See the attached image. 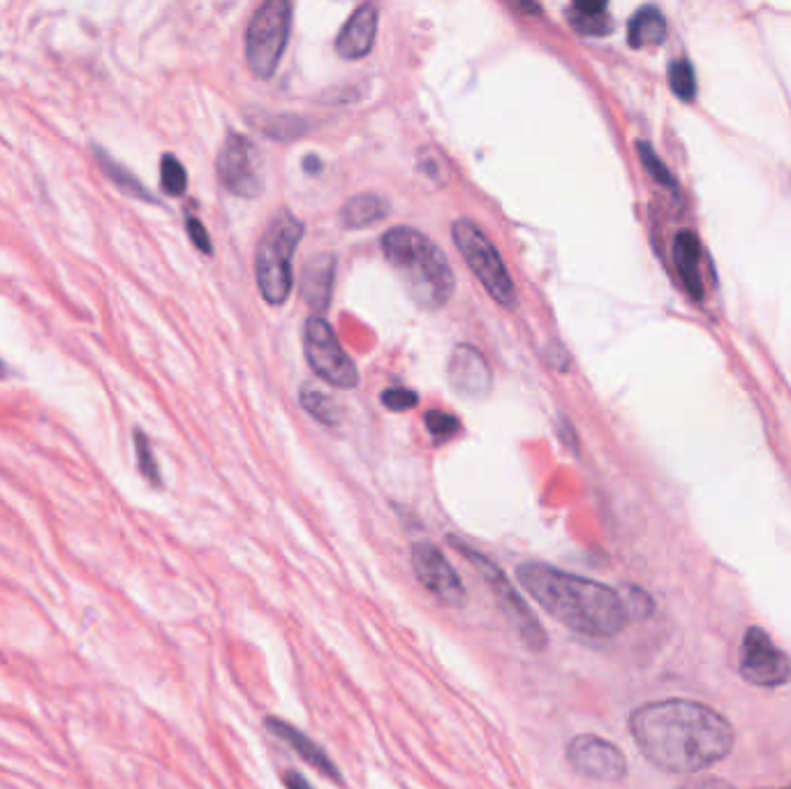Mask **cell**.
I'll use <instances>...</instances> for the list:
<instances>
[{
    "label": "cell",
    "mask_w": 791,
    "mask_h": 789,
    "mask_svg": "<svg viewBox=\"0 0 791 789\" xmlns=\"http://www.w3.org/2000/svg\"><path fill=\"white\" fill-rule=\"evenodd\" d=\"M449 383L465 399H484L494 387L491 368L479 350L459 345L449 360Z\"/></svg>",
    "instance_id": "obj_13"
},
{
    "label": "cell",
    "mask_w": 791,
    "mask_h": 789,
    "mask_svg": "<svg viewBox=\"0 0 791 789\" xmlns=\"http://www.w3.org/2000/svg\"><path fill=\"white\" fill-rule=\"evenodd\" d=\"M299 401H301V405H304V410L308 412V415L315 417L319 424L338 426L343 420L341 405H338L336 399L329 397V393H325V391H317L313 387H306V389H301Z\"/></svg>",
    "instance_id": "obj_22"
},
{
    "label": "cell",
    "mask_w": 791,
    "mask_h": 789,
    "mask_svg": "<svg viewBox=\"0 0 791 789\" xmlns=\"http://www.w3.org/2000/svg\"><path fill=\"white\" fill-rule=\"evenodd\" d=\"M673 262H676L678 274H681V278H683L685 290L694 299H702L704 296L702 271H699L702 246H699V239H696L694 232L683 230V232L676 234V239H673Z\"/></svg>",
    "instance_id": "obj_17"
},
{
    "label": "cell",
    "mask_w": 791,
    "mask_h": 789,
    "mask_svg": "<svg viewBox=\"0 0 791 789\" xmlns=\"http://www.w3.org/2000/svg\"><path fill=\"white\" fill-rule=\"evenodd\" d=\"M451 236H454L457 248L463 255L465 265L473 269L484 290L491 294L500 306L514 308L516 286L510 271L504 267L496 243L479 230L477 222L467 218H459L454 224H451Z\"/></svg>",
    "instance_id": "obj_6"
},
{
    "label": "cell",
    "mask_w": 791,
    "mask_h": 789,
    "mask_svg": "<svg viewBox=\"0 0 791 789\" xmlns=\"http://www.w3.org/2000/svg\"><path fill=\"white\" fill-rule=\"evenodd\" d=\"M570 26L581 33V35H591V37H601L609 35L613 31V22L607 12V3H599V0H579L568 12Z\"/></svg>",
    "instance_id": "obj_19"
},
{
    "label": "cell",
    "mask_w": 791,
    "mask_h": 789,
    "mask_svg": "<svg viewBox=\"0 0 791 789\" xmlns=\"http://www.w3.org/2000/svg\"><path fill=\"white\" fill-rule=\"evenodd\" d=\"M375 33H378V8L373 3H364L352 12L336 37V51L348 61L364 59L375 45Z\"/></svg>",
    "instance_id": "obj_15"
},
{
    "label": "cell",
    "mask_w": 791,
    "mask_h": 789,
    "mask_svg": "<svg viewBox=\"0 0 791 789\" xmlns=\"http://www.w3.org/2000/svg\"><path fill=\"white\" fill-rule=\"evenodd\" d=\"M696 787H699V789H729V785H725V782H718V780H706V782H702V785H696Z\"/></svg>",
    "instance_id": "obj_33"
},
{
    "label": "cell",
    "mask_w": 791,
    "mask_h": 789,
    "mask_svg": "<svg viewBox=\"0 0 791 789\" xmlns=\"http://www.w3.org/2000/svg\"><path fill=\"white\" fill-rule=\"evenodd\" d=\"M389 214V204L385 197L375 195V193H362L352 199H348V204L343 206V222L348 224L350 230H364L370 228V224L380 222L382 218H387Z\"/></svg>",
    "instance_id": "obj_20"
},
{
    "label": "cell",
    "mask_w": 791,
    "mask_h": 789,
    "mask_svg": "<svg viewBox=\"0 0 791 789\" xmlns=\"http://www.w3.org/2000/svg\"><path fill=\"white\" fill-rule=\"evenodd\" d=\"M333 269L336 262L331 255H311L304 267V286H301V294L306 296L308 306L317 315L325 313L329 306L333 288Z\"/></svg>",
    "instance_id": "obj_16"
},
{
    "label": "cell",
    "mask_w": 791,
    "mask_h": 789,
    "mask_svg": "<svg viewBox=\"0 0 791 789\" xmlns=\"http://www.w3.org/2000/svg\"><path fill=\"white\" fill-rule=\"evenodd\" d=\"M667 40V19L655 5H646L638 10L628 26V43L634 49L648 45H662Z\"/></svg>",
    "instance_id": "obj_18"
},
{
    "label": "cell",
    "mask_w": 791,
    "mask_h": 789,
    "mask_svg": "<svg viewBox=\"0 0 791 789\" xmlns=\"http://www.w3.org/2000/svg\"><path fill=\"white\" fill-rule=\"evenodd\" d=\"M426 426L436 438H447L451 434H457L461 422L454 415H449V412L430 410V412H426Z\"/></svg>",
    "instance_id": "obj_27"
},
{
    "label": "cell",
    "mask_w": 791,
    "mask_h": 789,
    "mask_svg": "<svg viewBox=\"0 0 791 789\" xmlns=\"http://www.w3.org/2000/svg\"><path fill=\"white\" fill-rule=\"evenodd\" d=\"M739 669L743 679L757 688H780L791 681L789 655L762 628L745 632Z\"/></svg>",
    "instance_id": "obj_9"
},
{
    "label": "cell",
    "mask_w": 791,
    "mask_h": 789,
    "mask_svg": "<svg viewBox=\"0 0 791 789\" xmlns=\"http://www.w3.org/2000/svg\"><path fill=\"white\" fill-rule=\"evenodd\" d=\"M519 584L553 621L586 636H616L630 614L618 591L599 581L558 570L546 562H523L516 568Z\"/></svg>",
    "instance_id": "obj_2"
},
{
    "label": "cell",
    "mask_w": 791,
    "mask_h": 789,
    "mask_svg": "<svg viewBox=\"0 0 791 789\" xmlns=\"http://www.w3.org/2000/svg\"><path fill=\"white\" fill-rule=\"evenodd\" d=\"M780 789H791V785L789 787H780Z\"/></svg>",
    "instance_id": "obj_34"
},
{
    "label": "cell",
    "mask_w": 791,
    "mask_h": 789,
    "mask_svg": "<svg viewBox=\"0 0 791 789\" xmlns=\"http://www.w3.org/2000/svg\"><path fill=\"white\" fill-rule=\"evenodd\" d=\"M568 762L574 772L597 782H620L628 776L623 750L595 735H579L568 743Z\"/></svg>",
    "instance_id": "obj_11"
},
{
    "label": "cell",
    "mask_w": 791,
    "mask_h": 789,
    "mask_svg": "<svg viewBox=\"0 0 791 789\" xmlns=\"http://www.w3.org/2000/svg\"><path fill=\"white\" fill-rule=\"evenodd\" d=\"M160 183H162V191L167 195L172 197H179L185 193L187 187V174H185V167L181 165V160L172 154L162 156L160 160Z\"/></svg>",
    "instance_id": "obj_23"
},
{
    "label": "cell",
    "mask_w": 791,
    "mask_h": 789,
    "mask_svg": "<svg viewBox=\"0 0 791 789\" xmlns=\"http://www.w3.org/2000/svg\"><path fill=\"white\" fill-rule=\"evenodd\" d=\"M669 86L681 100H692L696 93V74L687 59H676L669 65Z\"/></svg>",
    "instance_id": "obj_24"
},
{
    "label": "cell",
    "mask_w": 791,
    "mask_h": 789,
    "mask_svg": "<svg viewBox=\"0 0 791 789\" xmlns=\"http://www.w3.org/2000/svg\"><path fill=\"white\" fill-rule=\"evenodd\" d=\"M304 165H306V169H308L311 174H317V172H319V167H323V162H319L315 156H308V158L304 160Z\"/></svg>",
    "instance_id": "obj_32"
},
{
    "label": "cell",
    "mask_w": 791,
    "mask_h": 789,
    "mask_svg": "<svg viewBox=\"0 0 791 789\" xmlns=\"http://www.w3.org/2000/svg\"><path fill=\"white\" fill-rule=\"evenodd\" d=\"M382 253L407 294L426 311H440L454 294V271L445 253L426 234L393 228L382 236Z\"/></svg>",
    "instance_id": "obj_3"
},
{
    "label": "cell",
    "mask_w": 791,
    "mask_h": 789,
    "mask_svg": "<svg viewBox=\"0 0 791 789\" xmlns=\"http://www.w3.org/2000/svg\"><path fill=\"white\" fill-rule=\"evenodd\" d=\"M412 570L419 584L447 607H463L465 586L459 572L451 568L447 556L433 544H414L412 547Z\"/></svg>",
    "instance_id": "obj_12"
},
{
    "label": "cell",
    "mask_w": 791,
    "mask_h": 789,
    "mask_svg": "<svg viewBox=\"0 0 791 789\" xmlns=\"http://www.w3.org/2000/svg\"><path fill=\"white\" fill-rule=\"evenodd\" d=\"M630 735L642 755L669 774H696L725 760L733 748V727L702 702L662 700L638 706Z\"/></svg>",
    "instance_id": "obj_1"
},
{
    "label": "cell",
    "mask_w": 791,
    "mask_h": 789,
    "mask_svg": "<svg viewBox=\"0 0 791 789\" xmlns=\"http://www.w3.org/2000/svg\"><path fill=\"white\" fill-rule=\"evenodd\" d=\"M301 236H304V222L288 209L276 211L259 236L255 278L264 302L271 306L285 304L290 299L294 288V253Z\"/></svg>",
    "instance_id": "obj_4"
},
{
    "label": "cell",
    "mask_w": 791,
    "mask_h": 789,
    "mask_svg": "<svg viewBox=\"0 0 791 789\" xmlns=\"http://www.w3.org/2000/svg\"><path fill=\"white\" fill-rule=\"evenodd\" d=\"M218 179L236 197L253 199L264 191L257 146L230 130L218 154Z\"/></svg>",
    "instance_id": "obj_10"
},
{
    "label": "cell",
    "mask_w": 791,
    "mask_h": 789,
    "mask_svg": "<svg viewBox=\"0 0 791 789\" xmlns=\"http://www.w3.org/2000/svg\"><path fill=\"white\" fill-rule=\"evenodd\" d=\"M292 5L288 0H269L253 14L246 31V61L257 80H271L288 47Z\"/></svg>",
    "instance_id": "obj_7"
},
{
    "label": "cell",
    "mask_w": 791,
    "mask_h": 789,
    "mask_svg": "<svg viewBox=\"0 0 791 789\" xmlns=\"http://www.w3.org/2000/svg\"><path fill=\"white\" fill-rule=\"evenodd\" d=\"M0 368H3V364H0Z\"/></svg>",
    "instance_id": "obj_35"
},
{
    "label": "cell",
    "mask_w": 791,
    "mask_h": 789,
    "mask_svg": "<svg viewBox=\"0 0 791 789\" xmlns=\"http://www.w3.org/2000/svg\"><path fill=\"white\" fill-rule=\"evenodd\" d=\"M264 725H267V729L271 731L273 737H278L282 743H288L301 760H304L306 764H311L315 772L327 776L336 785H343V776L336 768L333 760L325 753V748L319 743H315L308 735H304V731L296 729L294 725H290L285 720H278V718H267V720H264Z\"/></svg>",
    "instance_id": "obj_14"
},
{
    "label": "cell",
    "mask_w": 791,
    "mask_h": 789,
    "mask_svg": "<svg viewBox=\"0 0 791 789\" xmlns=\"http://www.w3.org/2000/svg\"><path fill=\"white\" fill-rule=\"evenodd\" d=\"M135 447H137V461H139V473L154 484V486H160L162 484V477H160V471H158V461L154 457V449H150V442L148 438L142 434V430H137L135 434Z\"/></svg>",
    "instance_id": "obj_26"
},
{
    "label": "cell",
    "mask_w": 791,
    "mask_h": 789,
    "mask_svg": "<svg viewBox=\"0 0 791 789\" xmlns=\"http://www.w3.org/2000/svg\"><path fill=\"white\" fill-rule=\"evenodd\" d=\"M304 348L311 368L338 389H354L360 383L352 356L338 343L331 325L323 315H311L304 327Z\"/></svg>",
    "instance_id": "obj_8"
},
{
    "label": "cell",
    "mask_w": 791,
    "mask_h": 789,
    "mask_svg": "<svg viewBox=\"0 0 791 789\" xmlns=\"http://www.w3.org/2000/svg\"><path fill=\"white\" fill-rule=\"evenodd\" d=\"M625 607H628V614L630 616H636V618H644L653 611V603L650 597L644 595L642 591H630V599H625Z\"/></svg>",
    "instance_id": "obj_30"
},
{
    "label": "cell",
    "mask_w": 791,
    "mask_h": 789,
    "mask_svg": "<svg viewBox=\"0 0 791 789\" xmlns=\"http://www.w3.org/2000/svg\"><path fill=\"white\" fill-rule=\"evenodd\" d=\"M285 787H288V789H313V787H311V782H308L304 776H301V774H294V772H290V774L285 776Z\"/></svg>",
    "instance_id": "obj_31"
},
{
    "label": "cell",
    "mask_w": 791,
    "mask_h": 789,
    "mask_svg": "<svg viewBox=\"0 0 791 789\" xmlns=\"http://www.w3.org/2000/svg\"><path fill=\"white\" fill-rule=\"evenodd\" d=\"M449 542L454 544L457 551L467 558L473 566L477 568V572L482 574V579L486 581L488 591L494 593L496 597V605L498 609L502 611V616L507 618V623H510L514 628V632L519 634L521 642L531 648L533 653H539L546 648V632L544 628L539 626L535 611L527 607V603L523 599V595L519 593V588L512 584L510 579H507V574L496 566L494 560H488L484 554L470 549L467 544L459 542V539H451Z\"/></svg>",
    "instance_id": "obj_5"
},
{
    "label": "cell",
    "mask_w": 791,
    "mask_h": 789,
    "mask_svg": "<svg viewBox=\"0 0 791 789\" xmlns=\"http://www.w3.org/2000/svg\"><path fill=\"white\" fill-rule=\"evenodd\" d=\"M636 151H638V158H642V162H644V167H646V172H648V174H650V177H653L659 185L669 187L671 193H678V185H676L673 174L669 172L667 165H665L662 160H659V156L653 151V146H650V144H646V142H636Z\"/></svg>",
    "instance_id": "obj_25"
},
{
    "label": "cell",
    "mask_w": 791,
    "mask_h": 789,
    "mask_svg": "<svg viewBox=\"0 0 791 789\" xmlns=\"http://www.w3.org/2000/svg\"><path fill=\"white\" fill-rule=\"evenodd\" d=\"M382 403L393 410V412H405L410 408H414L419 403V397L410 389H403V387H391L382 393Z\"/></svg>",
    "instance_id": "obj_28"
},
{
    "label": "cell",
    "mask_w": 791,
    "mask_h": 789,
    "mask_svg": "<svg viewBox=\"0 0 791 789\" xmlns=\"http://www.w3.org/2000/svg\"><path fill=\"white\" fill-rule=\"evenodd\" d=\"M185 228H187V234H191V239H193V243H195V248H197V251H202L204 255H211V253H214L209 232L204 230V224H202L197 218H187Z\"/></svg>",
    "instance_id": "obj_29"
},
{
    "label": "cell",
    "mask_w": 791,
    "mask_h": 789,
    "mask_svg": "<svg viewBox=\"0 0 791 789\" xmlns=\"http://www.w3.org/2000/svg\"><path fill=\"white\" fill-rule=\"evenodd\" d=\"M93 156H96V162L100 165L102 174H105L111 183H114V185L119 187V191H123V193H125V195H130V197H137V199L150 202V204H158V199L146 191V185H144V183H142L135 174L127 172L125 167H121L114 158L107 156L100 146H93Z\"/></svg>",
    "instance_id": "obj_21"
}]
</instances>
